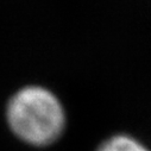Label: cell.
Segmentation results:
<instances>
[{"mask_svg":"<svg viewBox=\"0 0 151 151\" xmlns=\"http://www.w3.org/2000/svg\"><path fill=\"white\" fill-rule=\"evenodd\" d=\"M7 120L20 139L33 145H47L61 134L64 112L52 93L31 86L20 89L10 100Z\"/></svg>","mask_w":151,"mask_h":151,"instance_id":"1","label":"cell"},{"mask_svg":"<svg viewBox=\"0 0 151 151\" xmlns=\"http://www.w3.org/2000/svg\"><path fill=\"white\" fill-rule=\"evenodd\" d=\"M98 151H147L140 143L127 136H116L106 140Z\"/></svg>","mask_w":151,"mask_h":151,"instance_id":"2","label":"cell"}]
</instances>
